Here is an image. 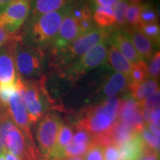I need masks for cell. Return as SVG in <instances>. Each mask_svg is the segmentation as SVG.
Instances as JSON below:
<instances>
[{"instance_id": "cell-9", "label": "cell", "mask_w": 160, "mask_h": 160, "mask_svg": "<svg viewBox=\"0 0 160 160\" xmlns=\"http://www.w3.org/2000/svg\"><path fill=\"white\" fill-rule=\"evenodd\" d=\"M8 111L13 122L23 132L24 134L30 139L33 140L30 128L31 125L29 122L28 114L24 102V85L21 78L17 91H15L10 98Z\"/></svg>"}, {"instance_id": "cell-6", "label": "cell", "mask_w": 160, "mask_h": 160, "mask_svg": "<svg viewBox=\"0 0 160 160\" xmlns=\"http://www.w3.org/2000/svg\"><path fill=\"white\" fill-rule=\"evenodd\" d=\"M108 44L107 40L98 44L70 66L66 72L69 79L75 80L90 70L103 65L107 61Z\"/></svg>"}, {"instance_id": "cell-45", "label": "cell", "mask_w": 160, "mask_h": 160, "mask_svg": "<svg viewBox=\"0 0 160 160\" xmlns=\"http://www.w3.org/2000/svg\"><path fill=\"white\" fill-rule=\"evenodd\" d=\"M14 1V0H0V8L5 7V5H8L11 2Z\"/></svg>"}, {"instance_id": "cell-34", "label": "cell", "mask_w": 160, "mask_h": 160, "mask_svg": "<svg viewBox=\"0 0 160 160\" xmlns=\"http://www.w3.org/2000/svg\"><path fill=\"white\" fill-rule=\"evenodd\" d=\"M149 65H148V76L151 79H157L159 77L160 72V53L158 51L152 56Z\"/></svg>"}, {"instance_id": "cell-44", "label": "cell", "mask_w": 160, "mask_h": 160, "mask_svg": "<svg viewBox=\"0 0 160 160\" xmlns=\"http://www.w3.org/2000/svg\"><path fill=\"white\" fill-rule=\"evenodd\" d=\"M2 152L4 153V154H5L6 160H22L20 158L17 157V156L13 155V153H11V152H9L8 151L2 150Z\"/></svg>"}, {"instance_id": "cell-13", "label": "cell", "mask_w": 160, "mask_h": 160, "mask_svg": "<svg viewBox=\"0 0 160 160\" xmlns=\"http://www.w3.org/2000/svg\"><path fill=\"white\" fill-rule=\"evenodd\" d=\"M86 117L77 124L78 127L85 130L91 136H96L109 131L113 122L108 116L102 113L85 112Z\"/></svg>"}, {"instance_id": "cell-3", "label": "cell", "mask_w": 160, "mask_h": 160, "mask_svg": "<svg viewBox=\"0 0 160 160\" xmlns=\"http://www.w3.org/2000/svg\"><path fill=\"white\" fill-rule=\"evenodd\" d=\"M22 82L24 102L28 114L29 122L30 125H34L42 119L48 108V99L45 88V77L38 80L22 79Z\"/></svg>"}, {"instance_id": "cell-11", "label": "cell", "mask_w": 160, "mask_h": 160, "mask_svg": "<svg viewBox=\"0 0 160 160\" xmlns=\"http://www.w3.org/2000/svg\"><path fill=\"white\" fill-rule=\"evenodd\" d=\"M80 35L79 22L72 17L68 11L63 19L57 36L52 41L53 51L56 53L65 48Z\"/></svg>"}, {"instance_id": "cell-25", "label": "cell", "mask_w": 160, "mask_h": 160, "mask_svg": "<svg viewBox=\"0 0 160 160\" xmlns=\"http://www.w3.org/2000/svg\"><path fill=\"white\" fill-rule=\"evenodd\" d=\"M149 77L148 65L143 60L131 64V70L128 77L129 85H136L145 81Z\"/></svg>"}, {"instance_id": "cell-51", "label": "cell", "mask_w": 160, "mask_h": 160, "mask_svg": "<svg viewBox=\"0 0 160 160\" xmlns=\"http://www.w3.org/2000/svg\"><path fill=\"white\" fill-rule=\"evenodd\" d=\"M57 160H59V159H57Z\"/></svg>"}, {"instance_id": "cell-31", "label": "cell", "mask_w": 160, "mask_h": 160, "mask_svg": "<svg viewBox=\"0 0 160 160\" xmlns=\"http://www.w3.org/2000/svg\"><path fill=\"white\" fill-rule=\"evenodd\" d=\"M128 6V3L125 0H119L113 8L114 12L116 25L119 28H123L126 26L125 13Z\"/></svg>"}, {"instance_id": "cell-29", "label": "cell", "mask_w": 160, "mask_h": 160, "mask_svg": "<svg viewBox=\"0 0 160 160\" xmlns=\"http://www.w3.org/2000/svg\"><path fill=\"white\" fill-rule=\"evenodd\" d=\"M69 13L78 22L92 19V11L88 5H71Z\"/></svg>"}, {"instance_id": "cell-28", "label": "cell", "mask_w": 160, "mask_h": 160, "mask_svg": "<svg viewBox=\"0 0 160 160\" xmlns=\"http://www.w3.org/2000/svg\"><path fill=\"white\" fill-rule=\"evenodd\" d=\"M141 13H140V20L141 25L149 23H158L157 11L151 4H141Z\"/></svg>"}, {"instance_id": "cell-32", "label": "cell", "mask_w": 160, "mask_h": 160, "mask_svg": "<svg viewBox=\"0 0 160 160\" xmlns=\"http://www.w3.org/2000/svg\"><path fill=\"white\" fill-rule=\"evenodd\" d=\"M140 133H141L142 138L146 147L152 151L159 153V138L156 137L146 127Z\"/></svg>"}, {"instance_id": "cell-46", "label": "cell", "mask_w": 160, "mask_h": 160, "mask_svg": "<svg viewBox=\"0 0 160 160\" xmlns=\"http://www.w3.org/2000/svg\"><path fill=\"white\" fill-rule=\"evenodd\" d=\"M59 160H84L83 157H71V158H67V159H59Z\"/></svg>"}, {"instance_id": "cell-33", "label": "cell", "mask_w": 160, "mask_h": 160, "mask_svg": "<svg viewBox=\"0 0 160 160\" xmlns=\"http://www.w3.org/2000/svg\"><path fill=\"white\" fill-rule=\"evenodd\" d=\"M159 101H160V93L159 89L155 91L153 94L149 96L143 101L139 102L141 108L148 110L150 112L154 111L157 108H159Z\"/></svg>"}, {"instance_id": "cell-12", "label": "cell", "mask_w": 160, "mask_h": 160, "mask_svg": "<svg viewBox=\"0 0 160 160\" xmlns=\"http://www.w3.org/2000/svg\"><path fill=\"white\" fill-rule=\"evenodd\" d=\"M14 39L0 48V85L13 84L17 79L13 54V42Z\"/></svg>"}, {"instance_id": "cell-38", "label": "cell", "mask_w": 160, "mask_h": 160, "mask_svg": "<svg viewBox=\"0 0 160 160\" xmlns=\"http://www.w3.org/2000/svg\"><path fill=\"white\" fill-rule=\"evenodd\" d=\"M79 28L81 35L88 33V32L91 31L92 30L96 28L93 18H92V19H85L82 20V21L79 22Z\"/></svg>"}, {"instance_id": "cell-19", "label": "cell", "mask_w": 160, "mask_h": 160, "mask_svg": "<svg viewBox=\"0 0 160 160\" xmlns=\"http://www.w3.org/2000/svg\"><path fill=\"white\" fill-rule=\"evenodd\" d=\"M110 132H111L113 145L117 146V148L134 137L136 134L139 133L119 119H117L113 122Z\"/></svg>"}, {"instance_id": "cell-27", "label": "cell", "mask_w": 160, "mask_h": 160, "mask_svg": "<svg viewBox=\"0 0 160 160\" xmlns=\"http://www.w3.org/2000/svg\"><path fill=\"white\" fill-rule=\"evenodd\" d=\"M140 31L152 42L159 45L160 41V28L159 23L143 24L139 27Z\"/></svg>"}, {"instance_id": "cell-4", "label": "cell", "mask_w": 160, "mask_h": 160, "mask_svg": "<svg viewBox=\"0 0 160 160\" xmlns=\"http://www.w3.org/2000/svg\"><path fill=\"white\" fill-rule=\"evenodd\" d=\"M71 5L59 11L51 12L39 17L32 18L31 37L39 45L52 42L60 28L63 19L69 11Z\"/></svg>"}, {"instance_id": "cell-43", "label": "cell", "mask_w": 160, "mask_h": 160, "mask_svg": "<svg viewBox=\"0 0 160 160\" xmlns=\"http://www.w3.org/2000/svg\"><path fill=\"white\" fill-rule=\"evenodd\" d=\"M148 129L150 130V131H151V133H153V134L156 136V137L159 138V137H160L159 127H158V126L155 125L154 124H153L151 122L148 124Z\"/></svg>"}, {"instance_id": "cell-10", "label": "cell", "mask_w": 160, "mask_h": 160, "mask_svg": "<svg viewBox=\"0 0 160 160\" xmlns=\"http://www.w3.org/2000/svg\"><path fill=\"white\" fill-rule=\"evenodd\" d=\"M117 119L128 125L137 133H141L146 127L142 117L139 102L129 96L120 100Z\"/></svg>"}, {"instance_id": "cell-2", "label": "cell", "mask_w": 160, "mask_h": 160, "mask_svg": "<svg viewBox=\"0 0 160 160\" xmlns=\"http://www.w3.org/2000/svg\"><path fill=\"white\" fill-rule=\"evenodd\" d=\"M13 44L17 75L24 80H33L39 77L42 70V52L25 45L19 35H17Z\"/></svg>"}, {"instance_id": "cell-50", "label": "cell", "mask_w": 160, "mask_h": 160, "mask_svg": "<svg viewBox=\"0 0 160 160\" xmlns=\"http://www.w3.org/2000/svg\"><path fill=\"white\" fill-rule=\"evenodd\" d=\"M22 1H23V2H27V3H29L31 1V0H22Z\"/></svg>"}, {"instance_id": "cell-35", "label": "cell", "mask_w": 160, "mask_h": 160, "mask_svg": "<svg viewBox=\"0 0 160 160\" xmlns=\"http://www.w3.org/2000/svg\"><path fill=\"white\" fill-rule=\"evenodd\" d=\"M73 142L77 144H86L91 145L92 144L93 136L88 133L85 130L77 126L74 135H73Z\"/></svg>"}, {"instance_id": "cell-36", "label": "cell", "mask_w": 160, "mask_h": 160, "mask_svg": "<svg viewBox=\"0 0 160 160\" xmlns=\"http://www.w3.org/2000/svg\"><path fill=\"white\" fill-rule=\"evenodd\" d=\"M84 160H104V148L92 143L88 150Z\"/></svg>"}, {"instance_id": "cell-40", "label": "cell", "mask_w": 160, "mask_h": 160, "mask_svg": "<svg viewBox=\"0 0 160 160\" xmlns=\"http://www.w3.org/2000/svg\"><path fill=\"white\" fill-rule=\"evenodd\" d=\"M139 160H159V153L152 151L146 147L145 152Z\"/></svg>"}, {"instance_id": "cell-5", "label": "cell", "mask_w": 160, "mask_h": 160, "mask_svg": "<svg viewBox=\"0 0 160 160\" xmlns=\"http://www.w3.org/2000/svg\"><path fill=\"white\" fill-rule=\"evenodd\" d=\"M111 35V31L105 28H94L80 35L65 48L56 52L59 53L62 61L68 62L77 57H81L98 44L105 41Z\"/></svg>"}, {"instance_id": "cell-17", "label": "cell", "mask_w": 160, "mask_h": 160, "mask_svg": "<svg viewBox=\"0 0 160 160\" xmlns=\"http://www.w3.org/2000/svg\"><path fill=\"white\" fill-rule=\"evenodd\" d=\"M110 65L118 73H122L128 78L129 77L131 70V63L122 55V53L110 43L108 46V57Z\"/></svg>"}, {"instance_id": "cell-48", "label": "cell", "mask_w": 160, "mask_h": 160, "mask_svg": "<svg viewBox=\"0 0 160 160\" xmlns=\"http://www.w3.org/2000/svg\"><path fill=\"white\" fill-rule=\"evenodd\" d=\"M0 160H6L5 154H4V153L2 151V153H0Z\"/></svg>"}, {"instance_id": "cell-23", "label": "cell", "mask_w": 160, "mask_h": 160, "mask_svg": "<svg viewBox=\"0 0 160 160\" xmlns=\"http://www.w3.org/2000/svg\"><path fill=\"white\" fill-rule=\"evenodd\" d=\"M93 20L101 28L108 29L116 25L114 12L112 7L97 6Z\"/></svg>"}, {"instance_id": "cell-20", "label": "cell", "mask_w": 160, "mask_h": 160, "mask_svg": "<svg viewBox=\"0 0 160 160\" xmlns=\"http://www.w3.org/2000/svg\"><path fill=\"white\" fill-rule=\"evenodd\" d=\"M70 0H35L32 5V18L57 11L69 5Z\"/></svg>"}, {"instance_id": "cell-1", "label": "cell", "mask_w": 160, "mask_h": 160, "mask_svg": "<svg viewBox=\"0 0 160 160\" xmlns=\"http://www.w3.org/2000/svg\"><path fill=\"white\" fill-rule=\"evenodd\" d=\"M0 139L2 150L8 151L22 160H47L30 139L16 125L8 108L0 107Z\"/></svg>"}, {"instance_id": "cell-30", "label": "cell", "mask_w": 160, "mask_h": 160, "mask_svg": "<svg viewBox=\"0 0 160 160\" xmlns=\"http://www.w3.org/2000/svg\"><path fill=\"white\" fill-rule=\"evenodd\" d=\"M91 145L86 144H77L71 142L65 148V157L71 158L85 155Z\"/></svg>"}, {"instance_id": "cell-26", "label": "cell", "mask_w": 160, "mask_h": 160, "mask_svg": "<svg viewBox=\"0 0 160 160\" xmlns=\"http://www.w3.org/2000/svg\"><path fill=\"white\" fill-rule=\"evenodd\" d=\"M141 4H131L128 6L125 13V21L128 27L139 28L141 25Z\"/></svg>"}, {"instance_id": "cell-21", "label": "cell", "mask_w": 160, "mask_h": 160, "mask_svg": "<svg viewBox=\"0 0 160 160\" xmlns=\"http://www.w3.org/2000/svg\"><path fill=\"white\" fill-rule=\"evenodd\" d=\"M129 89L131 97L138 102H142L159 89V82L157 79H146L142 82L129 85Z\"/></svg>"}, {"instance_id": "cell-15", "label": "cell", "mask_w": 160, "mask_h": 160, "mask_svg": "<svg viewBox=\"0 0 160 160\" xmlns=\"http://www.w3.org/2000/svg\"><path fill=\"white\" fill-rule=\"evenodd\" d=\"M110 43L113 44L130 62L134 63L142 60L138 54L125 31H118L112 33Z\"/></svg>"}, {"instance_id": "cell-39", "label": "cell", "mask_w": 160, "mask_h": 160, "mask_svg": "<svg viewBox=\"0 0 160 160\" xmlns=\"http://www.w3.org/2000/svg\"><path fill=\"white\" fill-rule=\"evenodd\" d=\"M15 33H10L5 28L0 26V48L3 47L11 40H13L16 37Z\"/></svg>"}, {"instance_id": "cell-18", "label": "cell", "mask_w": 160, "mask_h": 160, "mask_svg": "<svg viewBox=\"0 0 160 160\" xmlns=\"http://www.w3.org/2000/svg\"><path fill=\"white\" fill-rule=\"evenodd\" d=\"M72 138H73L72 127L67 124H60L57 142L51 158L56 159H61L65 158V148L68 144L71 142Z\"/></svg>"}, {"instance_id": "cell-41", "label": "cell", "mask_w": 160, "mask_h": 160, "mask_svg": "<svg viewBox=\"0 0 160 160\" xmlns=\"http://www.w3.org/2000/svg\"><path fill=\"white\" fill-rule=\"evenodd\" d=\"M98 6H106V7H112L114 6L119 0H91Z\"/></svg>"}, {"instance_id": "cell-37", "label": "cell", "mask_w": 160, "mask_h": 160, "mask_svg": "<svg viewBox=\"0 0 160 160\" xmlns=\"http://www.w3.org/2000/svg\"><path fill=\"white\" fill-rule=\"evenodd\" d=\"M105 160H119V148L111 145L104 149Z\"/></svg>"}, {"instance_id": "cell-24", "label": "cell", "mask_w": 160, "mask_h": 160, "mask_svg": "<svg viewBox=\"0 0 160 160\" xmlns=\"http://www.w3.org/2000/svg\"><path fill=\"white\" fill-rule=\"evenodd\" d=\"M120 99L118 97L110 98L108 100L104 102L102 104L95 107L90 108L87 109L86 112L89 113H105L111 118L114 122L118 118V111H119Z\"/></svg>"}, {"instance_id": "cell-49", "label": "cell", "mask_w": 160, "mask_h": 160, "mask_svg": "<svg viewBox=\"0 0 160 160\" xmlns=\"http://www.w3.org/2000/svg\"><path fill=\"white\" fill-rule=\"evenodd\" d=\"M2 142H1V139H0V153H2Z\"/></svg>"}, {"instance_id": "cell-22", "label": "cell", "mask_w": 160, "mask_h": 160, "mask_svg": "<svg viewBox=\"0 0 160 160\" xmlns=\"http://www.w3.org/2000/svg\"><path fill=\"white\" fill-rule=\"evenodd\" d=\"M128 78L120 73H114L104 86V93L107 97L112 98L123 91L128 87Z\"/></svg>"}, {"instance_id": "cell-8", "label": "cell", "mask_w": 160, "mask_h": 160, "mask_svg": "<svg viewBox=\"0 0 160 160\" xmlns=\"http://www.w3.org/2000/svg\"><path fill=\"white\" fill-rule=\"evenodd\" d=\"M29 3L14 0L0 8V26L10 33H16L22 25L30 12Z\"/></svg>"}, {"instance_id": "cell-16", "label": "cell", "mask_w": 160, "mask_h": 160, "mask_svg": "<svg viewBox=\"0 0 160 160\" xmlns=\"http://www.w3.org/2000/svg\"><path fill=\"white\" fill-rule=\"evenodd\" d=\"M145 148L141 133H137L118 148L119 160H139L145 152Z\"/></svg>"}, {"instance_id": "cell-47", "label": "cell", "mask_w": 160, "mask_h": 160, "mask_svg": "<svg viewBox=\"0 0 160 160\" xmlns=\"http://www.w3.org/2000/svg\"><path fill=\"white\" fill-rule=\"evenodd\" d=\"M131 4H142L144 0H128Z\"/></svg>"}, {"instance_id": "cell-42", "label": "cell", "mask_w": 160, "mask_h": 160, "mask_svg": "<svg viewBox=\"0 0 160 160\" xmlns=\"http://www.w3.org/2000/svg\"><path fill=\"white\" fill-rule=\"evenodd\" d=\"M159 114H160L159 108L152 111L151 114V122L154 124L155 125L158 126V127H159V120H160Z\"/></svg>"}, {"instance_id": "cell-14", "label": "cell", "mask_w": 160, "mask_h": 160, "mask_svg": "<svg viewBox=\"0 0 160 160\" xmlns=\"http://www.w3.org/2000/svg\"><path fill=\"white\" fill-rule=\"evenodd\" d=\"M125 32L140 58L142 60L151 59L153 56V45L139 28L128 27Z\"/></svg>"}, {"instance_id": "cell-7", "label": "cell", "mask_w": 160, "mask_h": 160, "mask_svg": "<svg viewBox=\"0 0 160 160\" xmlns=\"http://www.w3.org/2000/svg\"><path fill=\"white\" fill-rule=\"evenodd\" d=\"M61 122L55 113H48L42 117L37 131V137L42 153L50 159L54 149Z\"/></svg>"}]
</instances>
